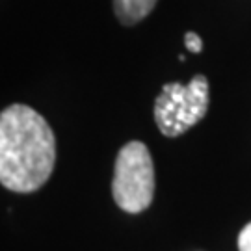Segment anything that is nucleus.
Returning <instances> with one entry per match:
<instances>
[{
    "label": "nucleus",
    "mask_w": 251,
    "mask_h": 251,
    "mask_svg": "<svg viewBox=\"0 0 251 251\" xmlns=\"http://www.w3.org/2000/svg\"><path fill=\"white\" fill-rule=\"evenodd\" d=\"M56 162V140L45 117L26 104H11L0 116V182L30 194L45 184Z\"/></svg>",
    "instance_id": "f257e3e1"
},
{
    "label": "nucleus",
    "mask_w": 251,
    "mask_h": 251,
    "mask_svg": "<svg viewBox=\"0 0 251 251\" xmlns=\"http://www.w3.org/2000/svg\"><path fill=\"white\" fill-rule=\"evenodd\" d=\"M112 194L117 206L130 214H138L151 205L154 194V168L145 144L128 142L117 152Z\"/></svg>",
    "instance_id": "f03ea898"
},
{
    "label": "nucleus",
    "mask_w": 251,
    "mask_h": 251,
    "mask_svg": "<svg viewBox=\"0 0 251 251\" xmlns=\"http://www.w3.org/2000/svg\"><path fill=\"white\" fill-rule=\"evenodd\" d=\"M208 110V80L196 75L184 86L179 82L166 84L154 100V121L160 132L175 138L199 123Z\"/></svg>",
    "instance_id": "7ed1b4c3"
},
{
    "label": "nucleus",
    "mask_w": 251,
    "mask_h": 251,
    "mask_svg": "<svg viewBox=\"0 0 251 251\" xmlns=\"http://www.w3.org/2000/svg\"><path fill=\"white\" fill-rule=\"evenodd\" d=\"M156 0H114V9H116L117 19L130 26L140 23L152 11Z\"/></svg>",
    "instance_id": "20e7f679"
},
{
    "label": "nucleus",
    "mask_w": 251,
    "mask_h": 251,
    "mask_svg": "<svg viewBox=\"0 0 251 251\" xmlns=\"http://www.w3.org/2000/svg\"><path fill=\"white\" fill-rule=\"evenodd\" d=\"M184 45H186V49H188L190 52L198 54L203 50V39L196 32H186L184 34Z\"/></svg>",
    "instance_id": "39448f33"
},
{
    "label": "nucleus",
    "mask_w": 251,
    "mask_h": 251,
    "mask_svg": "<svg viewBox=\"0 0 251 251\" xmlns=\"http://www.w3.org/2000/svg\"><path fill=\"white\" fill-rule=\"evenodd\" d=\"M238 250L240 251H251V224H248L242 229V233L238 236Z\"/></svg>",
    "instance_id": "423d86ee"
}]
</instances>
